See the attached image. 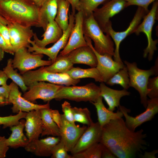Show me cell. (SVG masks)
Wrapping results in <instances>:
<instances>
[{
    "mask_svg": "<svg viewBox=\"0 0 158 158\" xmlns=\"http://www.w3.org/2000/svg\"><path fill=\"white\" fill-rule=\"evenodd\" d=\"M0 21L4 24L7 25L8 23L0 15Z\"/></svg>",
    "mask_w": 158,
    "mask_h": 158,
    "instance_id": "cell-53",
    "label": "cell"
},
{
    "mask_svg": "<svg viewBox=\"0 0 158 158\" xmlns=\"http://www.w3.org/2000/svg\"><path fill=\"white\" fill-rule=\"evenodd\" d=\"M100 96L103 98L108 106V109L112 111L118 108L120 100L123 97L129 96L130 93L125 89L121 90L111 89L107 86L104 83L101 82L99 86Z\"/></svg>",
    "mask_w": 158,
    "mask_h": 158,
    "instance_id": "cell-24",
    "label": "cell"
},
{
    "mask_svg": "<svg viewBox=\"0 0 158 158\" xmlns=\"http://www.w3.org/2000/svg\"><path fill=\"white\" fill-rule=\"evenodd\" d=\"M0 33L6 44L8 53L14 55L15 52L11 45L10 35L7 25H5L0 21Z\"/></svg>",
    "mask_w": 158,
    "mask_h": 158,
    "instance_id": "cell-40",
    "label": "cell"
},
{
    "mask_svg": "<svg viewBox=\"0 0 158 158\" xmlns=\"http://www.w3.org/2000/svg\"><path fill=\"white\" fill-rule=\"evenodd\" d=\"M156 0H126V7L132 5H136L143 8L145 10L149 11V6Z\"/></svg>",
    "mask_w": 158,
    "mask_h": 158,
    "instance_id": "cell-42",
    "label": "cell"
},
{
    "mask_svg": "<svg viewBox=\"0 0 158 158\" xmlns=\"http://www.w3.org/2000/svg\"><path fill=\"white\" fill-rule=\"evenodd\" d=\"M61 107L63 114L66 119L73 124L75 125L70 104L67 101H65L61 104Z\"/></svg>",
    "mask_w": 158,
    "mask_h": 158,
    "instance_id": "cell-41",
    "label": "cell"
},
{
    "mask_svg": "<svg viewBox=\"0 0 158 158\" xmlns=\"http://www.w3.org/2000/svg\"><path fill=\"white\" fill-rule=\"evenodd\" d=\"M10 90L8 99V104L11 103L12 112L18 113L20 111L28 112L42 109H50L49 102L44 104H38L31 102L22 96L18 86L13 82L9 85Z\"/></svg>",
    "mask_w": 158,
    "mask_h": 158,
    "instance_id": "cell-15",
    "label": "cell"
},
{
    "mask_svg": "<svg viewBox=\"0 0 158 158\" xmlns=\"http://www.w3.org/2000/svg\"><path fill=\"white\" fill-rule=\"evenodd\" d=\"M143 129L133 131L122 118L111 120L102 129L99 142L118 158H134L142 154L148 144Z\"/></svg>",
    "mask_w": 158,
    "mask_h": 158,
    "instance_id": "cell-1",
    "label": "cell"
},
{
    "mask_svg": "<svg viewBox=\"0 0 158 158\" xmlns=\"http://www.w3.org/2000/svg\"><path fill=\"white\" fill-rule=\"evenodd\" d=\"M118 109L123 113L126 124L131 130L135 131L136 129L142 123L150 121L158 112V98L148 99L145 110L135 117L128 114L130 110L120 105Z\"/></svg>",
    "mask_w": 158,
    "mask_h": 158,
    "instance_id": "cell-12",
    "label": "cell"
},
{
    "mask_svg": "<svg viewBox=\"0 0 158 158\" xmlns=\"http://www.w3.org/2000/svg\"><path fill=\"white\" fill-rule=\"evenodd\" d=\"M27 112L20 111L17 114L8 116H0V125L3 126L5 128L18 124L20 119L25 118Z\"/></svg>",
    "mask_w": 158,
    "mask_h": 158,
    "instance_id": "cell-37",
    "label": "cell"
},
{
    "mask_svg": "<svg viewBox=\"0 0 158 158\" xmlns=\"http://www.w3.org/2000/svg\"><path fill=\"white\" fill-rule=\"evenodd\" d=\"M102 128L98 122L87 127L70 152L72 155L80 152L100 142Z\"/></svg>",
    "mask_w": 158,
    "mask_h": 158,
    "instance_id": "cell-19",
    "label": "cell"
},
{
    "mask_svg": "<svg viewBox=\"0 0 158 158\" xmlns=\"http://www.w3.org/2000/svg\"><path fill=\"white\" fill-rule=\"evenodd\" d=\"M68 1L71 6V13L74 15L76 11H78L80 0H66Z\"/></svg>",
    "mask_w": 158,
    "mask_h": 158,
    "instance_id": "cell-48",
    "label": "cell"
},
{
    "mask_svg": "<svg viewBox=\"0 0 158 158\" xmlns=\"http://www.w3.org/2000/svg\"><path fill=\"white\" fill-rule=\"evenodd\" d=\"M38 7L40 8L47 0H30Z\"/></svg>",
    "mask_w": 158,
    "mask_h": 158,
    "instance_id": "cell-51",
    "label": "cell"
},
{
    "mask_svg": "<svg viewBox=\"0 0 158 158\" xmlns=\"http://www.w3.org/2000/svg\"><path fill=\"white\" fill-rule=\"evenodd\" d=\"M0 47L4 52L8 53V50L6 42L0 33Z\"/></svg>",
    "mask_w": 158,
    "mask_h": 158,
    "instance_id": "cell-50",
    "label": "cell"
},
{
    "mask_svg": "<svg viewBox=\"0 0 158 158\" xmlns=\"http://www.w3.org/2000/svg\"></svg>",
    "mask_w": 158,
    "mask_h": 158,
    "instance_id": "cell-54",
    "label": "cell"
},
{
    "mask_svg": "<svg viewBox=\"0 0 158 158\" xmlns=\"http://www.w3.org/2000/svg\"><path fill=\"white\" fill-rule=\"evenodd\" d=\"M73 65L67 55H62L59 54L51 65L44 67V68L49 72L65 73L73 67Z\"/></svg>",
    "mask_w": 158,
    "mask_h": 158,
    "instance_id": "cell-31",
    "label": "cell"
},
{
    "mask_svg": "<svg viewBox=\"0 0 158 158\" xmlns=\"http://www.w3.org/2000/svg\"><path fill=\"white\" fill-rule=\"evenodd\" d=\"M9 148L6 142V138L4 136H0V158L6 157Z\"/></svg>",
    "mask_w": 158,
    "mask_h": 158,
    "instance_id": "cell-43",
    "label": "cell"
},
{
    "mask_svg": "<svg viewBox=\"0 0 158 158\" xmlns=\"http://www.w3.org/2000/svg\"><path fill=\"white\" fill-rule=\"evenodd\" d=\"M57 10L54 20L64 32L69 25V13L70 4L66 0H57Z\"/></svg>",
    "mask_w": 158,
    "mask_h": 158,
    "instance_id": "cell-29",
    "label": "cell"
},
{
    "mask_svg": "<svg viewBox=\"0 0 158 158\" xmlns=\"http://www.w3.org/2000/svg\"><path fill=\"white\" fill-rule=\"evenodd\" d=\"M158 152L157 150H154L150 152L145 151L143 154L142 153L138 156L141 158H156V155Z\"/></svg>",
    "mask_w": 158,
    "mask_h": 158,
    "instance_id": "cell-47",
    "label": "cell"
},
{
    "mask_svg": "<svg viewBox=\"0 0 158 158\" xmlns=\"http://www.w3.org/2000/svg\"><path fill=\"white\" fill-rule=\"evenodd\" d=\"M39 8L30 0H0V15L8 23L38 27Z\"/></svg>",
    "mask_w": 158,
    "mask_h": 158,
    "instance_id": "cell-2",
    "label": "cell"
},
{
    "mask_svg": "<svg viewBox=\"0 0 158 158\" xmlns=\"http://www.w3.org/2000/svg\"><path fill=\"white\" fill-rule=\"evenodd\" d=\"M40 109L27 112L25 117L24 128L29 142L39 139L42 134V127Z\"/></svg>",
    "mask_w": 158,
    "mask_h": 158,
    "instance_id": "cell-21",
    "label": "cell"
},
{
    "mask_svg": "<svg viewBox=\"0 0 158 158\" xmlns=\"http://www.w3.org/2000/svg\"><path fill=\"white\" fill-rule=\"evenodd\" d=\"M75 23L68 42L60 54L66 55L72 51L81 47L87 45L83 31L84 16L81 11H78L74 15Z\"/></svg>",
    "mask_w": 158,
    "mask_h": 158,
    "instance_id": "cell-16",
    "label": "cell"
},
{
    "mask_svg": "<svg viewBox=\"0 0 158 158\" xmlns=\"http://www.w3.org/2000/svg\"><path fill=\"white\" fill-rule=\"evenodd\" d=\"M7 26L11 44L15 53L22 48H27L30 45L29 40L34 34L31 27L17 23H10Z\"/></svg>",
    "mask_w": 158,
    "mask_h": 158,
    "instance_id": "cell-18",
    "label": "cell"
},
{
    "mask_svg": "<svg viewBox=\"0 0 158 158\" xmlns=\"http://www.w3.org/2000/svg\"><path fill=\"white\" fill-rule=\"evenodd\" d=\"M83 28L84 35L93 41L94 48L96 52L101 54H107L113 56L115 50L114 42L109 35L104 34L92 14L84 17Z\"/></svg>",
    "mask_w": 158,
    "mask_h": 158,
    "instance_id": "cell-3",
    "label": "cell"
},
{
    "mask_svg": "<svg viewBox=\"0 0 158 158\" xmlns=\"http://www.w3.org/2000/svg\"><path fill=\"white\" fill-rule=\"evenodd\" d=\"M87 127L85 125L80 127L73 124L61 114L59 137L68 152L71 151Z\"/></svg>",
    "mask_w": 158,
    "mask_h": 158,
    "instance_id": "cell-17",
    "label": "cell"
},
{
    "mask_svg": "<svg viewBox=\"0 0 158 158\" xmlns=\"http://www.w3.org/2000/svg\"><path fill=\"white\" fill-rule=\"evenodd\" d=\"M147 96L150 99L158 98V76L149 78L147 84Z\"/></svg>",
    "mask_w": 158,
    "mask_h": 158,
    "instance_id": "cell-39",
    "label": "cell"
},
{
    "mask_svg": "<svg viewBox=\"0 0 158 158\" xmlns=\"http://www.w3.org/2000/svg\"><path fill=\"white\" fill-rule=\"evenodd\" d=\"M10 90L9 85H7L0 87V96L3 97L8 101Z\"/></svg>",
    "mask_w": 158,
    "mask_h": 158,
    "instance_id": "cell-45",
    "label": "cell"
},
{
    "mask_svg": "<svg viewBox=\"0 0 158 158\" xmlns=\"http://www.w3.org/2000/svg\"><path fill=\"white\" fill-rule=\"evenodd\" d=\"M27 48L23 47L15 52L12 59L13 67L17 69L21 75L29 71L39 67L49 66L53 63L51 60H43V54H31Z\"/></svg>",
    "mask_w": 158,
    "mask_h": 158,
    "instance_id": "cell-9",
    "label": "cell"
},
{
    "mask_svg": "<svg viewBox=\"0 0 158 158\" xmlns=\"http://www.w3.org/2000/svg\"><path fill=\"white\" fill-rule=\"evenodd\" d=\"M102 98L100 96L96 102H90L96 109L98 122L102 128L111 120L122 118L123 116L122 112L119 109L114 112L107 108L103 102Z\"/></svg>",
    "mask_w": 158,
    "mask_h": 158,
    "instance_id": "cell-26",
    "label": "cell"
},
{
    "mask_svg": "<svg viewBox=\"0 0 158 158\" xmlns=\"http://www.w3.org/2000/svg\"><path fill=\"white\" fill-rule=\"evenodd\" d=\"M62 86L44 81L35 82L28 87V90L23 97L34 103L37 99L49 102L55 99L57 92Z\"/></svg>",
    "mask_w": 158,
    "mask_h": 158,
    "instance_id": "cell-10",
    "label": "cell"
},
{
    "mask_svg": "<svg viewBox=\"0 0 158 158\" xmlns=\"http://www.w3.org/2000/svg\"><path fill=\"white\" fill-rule=\"evenodd\" d=\"M4 50L0 47V61H1L4 58Z\"/></svg>",
    "mask_w": 158,
    "mask_h": 158,
    "instance_id": "cell-52",
    "label": "cell"
},
{
    "mask_svg": "<svg viewBox=\"0 0 158 158\" xmlns=\"http://www.w3.org/2000/svg\"><path fill=\"white\" fill-rule=\"evenodd\" d=\"M84 37L87 45L92 49L96 56L97 63L96 67L103 82L106 83L125 65L123 63H120L115 61L111 55L107 54L102 55L98 53L94 48L92 40L86 36L84 35Z\"/></svg>",
    "mask_w": 158,
    "mask_h": 158,
    "instance_id": "cell-13",
    "label": "cell"
},
{
    "mask_svg": "<svg viewBox=\"0 0 158 158\" xmlns=\"http://www.w3.org/2000/svg\"><path fill=\"white\" fill-rule=\"evenodd\" d=\"M57 0H47L39 8V24L44 31L49 23L54 20L57 10Z\"/></svg>",
    "mask_w": 158,
    "mask_h": 158,
    "instance_id": "cell-27",
    "label": "cell"
},
{
    "mask_svg": "<svg viewBox=\"0 0 158 158\" xmlns=\"http://www.w3.org/2000/svg\"><path fill=\"white\" fill-rule=\"evenodd\" d=\"M75 23L74 15L69 13V25L67 29L63 32L61 38L51 47L48 48H41L37 46L33 41L29 40L32 46H29L27 48L30 52L32 54H42L48 56L53 63L56 59L60 50L63 49L66 46L71 31Z\"/></svg>",
    "mask_w": 158,
    "mask_h": 158,
    "instance_id": "cell-11",
    "label": "cell"
},
{
    "mask_svg": "<svg viewBox=\"0 0 158 158\" xmlns=\"http://www.w3.org/2000/svg\"><path fill=\"white\" fill-rule=\"evenodd\" d=\"M109 0H80L77 11H81L84 17L92 14L93 11L100 5Z\"/></svg>",
    "mask_w": 158,
    "mask_h": 158,
    "instance_id": "cell-35",
    "label": "cell"
},
{
    "mask_svg": "<svg viewBox=\"0 0 158 158\" xmlns=\"http://www.w3.org/2000/svg\"><path fill=\"white\" fill-rule=\"evenodd\" d=\"M59 137L50 136L44 138L34 140L29 142L24 148L25 150L41 157L51 156L55 145L60 141Z\"/></svg>",
    "mask_w": 158,
    "mask_h": 158,
    "instance_id": "cell-20",
    "label": "cell"
},
{
    "mask_svg": "<svg viewBox=\"0 0 158 158\" xmlns=\"http://www.w3.org/2000/svg\"><path fill=\"white\" fill-rule=\"evenodd\" d=\"M50 110V108L40 109L42 127L41 135L42 137L51 135L59 137V128L52 119Z\"/></svg>",
    "mask_w": 158,
    "mask_h": 158,
    "instance_id": "cell-28",
    "label": "cell"
},
{
    "mask_svg": "<svg viewBox=\"0 0 158 158\" xmlns=\"http://www.w3.org/2000/svg\"><path fill=\"white\" fill-rule=\"evenodd\" d=\"M12 59L8 60L6 66L3 69L8 79H11L14 83L19 86L24 92L28 89L25 84L22 75L17 72V69H14L12 66Z\"/></svg>",
    "mask_w": 158,
    "mask_h": 158,
    "instance_id": "cell-32",
    "label": "cell"
},
{
    "mask_svg": "<svg viewBox=\"0 0 158 158\" xmlns=\"http://www.w3.org/2000/svg\"><path fill=\"white\" fill-rule=\"evenodd\" d=\"M44 66L38 69L30 70L22 75L26 85L28 87L35 82L47 81L58 85L65 86L74 85L79 83L80 79H74L66 73H52L47 71Z\"/></svg>",
    "mask_w": 158,
    "mask_h": 158,
    "instance_id": "cell-6",
    "label": "cell"
},
{
    "mask_svg": "<svg viewBox=\"0 0 158 158\" xmlns=\"http://www.w3.org/2000/svg\"><path fill=\"white\" fill-rule=\"evenodd\" d=\"M158 13V0L153 2L151 10L144 17L143 21L139 25L134 33L138 35L140 33H144L146 35L147 41V45L144 50L143 56L147 57L148 60L151 61L155 51L157 49L156 45L158 40H154L152 37L153 25L155 20L157 19Z\"/></svg>",
    "mask_w": 158,
    "mask_h": 158,
    "instance_id": "cell-7",
    "label": "cell"
},
{
    "mask_svg": "<svg viewBox=\"0 0 158 158\" xmlns=\"http://www.w3.org/2000/svg\"><path fill=\"white\" fill-rule=\"evenodd\" d=\"M68 152L64 143L60 140L54 147L51 156L52 158H73Z\"/></svg>",
    "mask_w": 158,
    "mask_h": 158,
    "instance_id": "cell-38",
    "label": "cell"
},
{
    "mask_svg": "<svg viewBox=\"0 0 158 158\" xmlns=\"http://www.w3.org/2000/svg\"><path fill=\"white\" fill-rule=\"evenodd\" d=\"M100 96L99 86L90 83L81 86H62L57 92L55 99H67L76 102H95Z\"/></svg>",
    "mask_w": 158,
    "mask_h": 158,
    "instance_id": "cell-5",
    "label": "cell"
},
{
    "mask_svg": "<svg viewBox=\"0 0 158 158\" xmlns=\"http://www.w3.org/2000/svg\"><path fill=\"white\" fill-rule=\"evenodd\" d=\"M66 73L74 79L91 78L94 79L96 82H103L101 76L96 67L87 69H83L79 67H73Z\"/></svg>",
    "mask_w": 158,
    "mask_h": 158,
    "instance_id": "cell-30",
    "label": "cell"
},
{
    "mask_svg": "<svg viewBox=\"0 0 158 158\" xmlns=\"http://www.w3.org/2000/svg\"><path fill=\"white\" fill-rule=\"evenodd\" d=\"M126 0H109L93 11V17L103 32L110 18L126 8Z\"/></svg>",
    "mask_w": 158,
    "mask_h": 158,
    "instance_id": "cell-14",
    "label": "cell"
},
{
    "mask_svg": "<svg viewBox=\"0 0 158 158\" xmlns=\"http://www.w3.org/2000/svg\"><path fill=\"white\" fill-rule=\"evenodd\" d=\"M25 122V120L22 119L18 124L10 127L11 133L9 138H6V142L9 147L14 149L24 147L29 143V140L23 132Z\"/></svg>",
    "mask_w": 158,
    "mask_h": 158,
    "instance_id": "cell-25",
    "label": "cell"
},
{
    "mask_svg": "<svg viewBox=\"0 0 158 158\" xmlns=\"http://www.w3.org/2000/svg\"><path fill=\"white\" fill-rule=\"evenodd\" d=\"M63 32L55 20L50 21L47 24L44 33L41 36L43 37L41 40L38 39L37 35L34 33L33 38L34 42L38 47L45 48L47 45L54 43L62 37Z\"/></svg>",
    "mask_w": 158,
    "mask_h": 158,
    "instance_id": "cell-23",
    "label": "cell"
},
{
    "mask_svg": "<svg viewBox=\"0 0 158 158\" xmlns=\"http://www.w3.org/2000/svg\"><path fill=\"white\" fill-rule=\"evenodd\" d=\"M106 83L108 85L113 86L119 85L123 89L128 90L129 86V78L127 68L125 65L118 72L111 77Z\"/></svg>",
    "mask_w": 158,
    "mask_h": 158,
    "instance_id": "cell-33",
    "label": "cell"
},
{
    "mask_svg": "<svg viewBox=\"0 0 158 158\" xmlns=\"http://www.w3.org/2000/svg\"><path fill=\"white\" fill-rule=\"evenodd\" d=\"M50 114L53 121L59 128L61 120V114L59 113L58 110H52L51 109Z\"/></svg>",
    "mask_w": 158,
    "mask_h": 158,
    "instance_id": "cell-44",
    "label": "cell"
},
{
    "mask_svg": "<svg viewBox=\"0 0 158 158\" xmlns=\"http://www.w3.org/2000/svg\"><path fill=\"white\" fill-rule=\"evenodd\" d=\"M158 59H157L154 66L149 70H145L138 68L135 62L130 63L126 60L124 61L128 71L130 87L134 88L139 92L141 103L145 108L148 100L147 87L148 81L150 76L158 75Z\"/></svg>",
    "mask_w": 158,
    "mask_h": 158,
    "instance_id": "cell-4",
    "label": "cell"
},
{
    "mask_svg": "<svg viewBox=\"0 0 158 158\" xmlns=\"http://www.w3.org/2000/svg\"><path fill=\"white\" fill-rule=\"evenodd\" d=\"M102 158H116V157L108 148L104 145Z\"/></svg>",
    "mask_w": 158,
    "mask_h": 158,
    "instance_id": "cell-46",
    "label": "cell"
},
{
    "mask_svg": "<svg viewBox=\"0 0 158 158\" xmlns=\"http://www.w3.org/2000/svg\"><path fill=\"white\" fill-rule=\"evenodd\" d=\"M104 145L99 142L72 155L73 158H101Z\"/></svg>",
    "mask_w": 158,
    "mask_h": 158,
    "instance_id": "cell-34",
    "label": "cell"
},
{
    "mask_svg": "<svg viewBox=\"0 0 158 158\" xmlns=\"http://www.w3.org/2000/svg\"><path fill=\"white\" fill-rule=\"evenodd\" d=\"M8 78L3 70H0V85H7V81Z\"/></svg>",
    "mask_w": 158,
    "mask_h": 158,
    "instance_id": "cell-49",
    "label": "cell"
},
{
    "mask_svg": "<svg viewBox=\"0 0 158 158\" xmlns=\"http://www.w3.org/2000/svg\"><path fill=\"white\" fill-rule=\"evenodd\" d=\"M149 11H146L143 8L138 6L134 16L128 28L125 30L117 32L115 31L112 27L111 21L106 26L104 32L109 35L112 39L115 46L113 56L114 60L116 62L123 64L119 54V47L121 42L128 36L134 33L141 20Z\"/></svg>",
    "mask_w": 158,
    "mask_h": 158,
    "instance_id": "cell-8",
    "label": "cell"
},
{
    "mask_svg": "<svg viewBox=\"0 0 158 158\" xmlns=\"http://www.w3.org/2000/svg\"><path fill=\"white\" fill-rule=\"evenodd\" d=\"M75 121L90 125L93 122L91 118L90 111L87 108H82L76 107H72Z\"/></svg>",
    "mask_w": 158,
    "mask_h": 158,
    "instance_id": "cell-36",
    "label": "cell"
},
{
    "mask_svg": "<svg viewBox=\"0 0 158 158\" xmlns=\"http://www.w3.org/2000/svg\"><path fill=\"white\" fill-rule=\"evenodd\" d=\"M66 55L73 64H83L91 68L96 67L97 66L96 56L88 45L75 49Z\"/></svg>",
    "mask_w": 158,
    "mask_h": 158,
    "instance_id": "cell-22",
    "label": "cell"
}]
</instances>
